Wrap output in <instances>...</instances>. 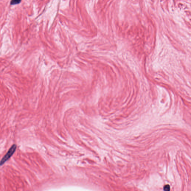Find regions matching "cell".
<instances>
[{"label":"cell","mask_w":191,"mask_h":191,"mask_svg":"<svg viewBox=\"0 0 191 191\" xmlns=\"http://www.w3.org/2000/svg\"><path fill=\"white\" fill-rule=\"evenodd\" d=\"M17 148V146L15 144H13L10 147L5 155L2 157L0 161V166H2L9 160L15 153Z\"/></svg>","instance_id":"obj_1"},{"label":"cell","mask_w":191,"mask_h":191,"mask_svg":"<svg viewBox=\"0 0 191 191\" xmlns=\"http://www.w3.org/2000/svg\"><path fill=\"white\" fill-rule=\"evenodd\" d=\"M22 0H11L10 4L12 5H16L21 2Z\"/></svg>","instance_id":"obj_2"},{"label":"cell","mask_w":191,"mask_h":191,"mask_svg":"<svg viewBox=\"0 0 191 191\" xmlns=\"http://www.w3.org/2000/svg\"><path fill=\"white\" fill-rule=\"evenodd\" d=\"M163 190L165 191H169L170 190V187L169 185H166L163 187Z\"/></svg>","instance_id":"obj_3"}]
</instances>
